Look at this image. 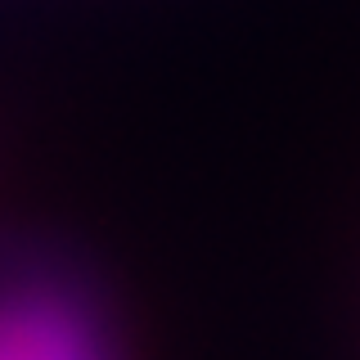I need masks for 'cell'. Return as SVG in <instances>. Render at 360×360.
I'll list each match as a JSON object with an SVG mask.
<instances>
[{
	"label": "cell",
	"mask_w": 360,
	"mask_h": 360,
	"mask_svg": "<svg viewBox=\"0 0 360 360\" xmlns=\"http://www.w3.org/2000/svg\"><path fill=\"white\" fill-rule=\"evenodd\" d=\"M0 360H104L90 333L54 302L0 307Z\"/></svg>",
	"instance_id": "1"
}]
</instances>
